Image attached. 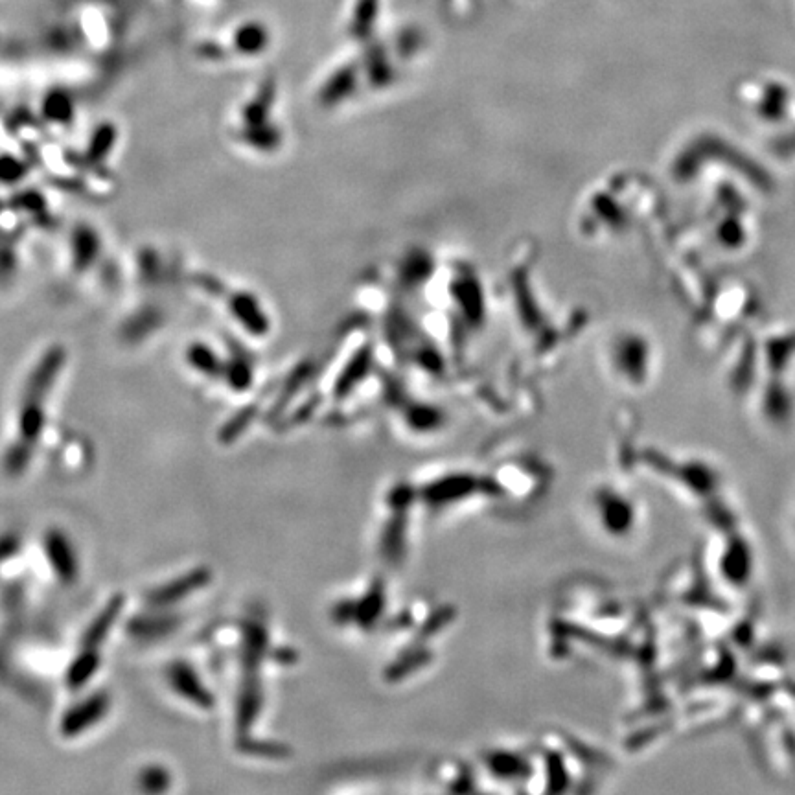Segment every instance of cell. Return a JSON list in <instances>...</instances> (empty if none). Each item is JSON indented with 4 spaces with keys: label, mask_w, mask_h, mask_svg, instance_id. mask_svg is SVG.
Here are the masks:
<instances>
[{
    "label": "cell",
    "mask_w": 795,
    "mask_h": 795,
    "mask_svg": "<svg viewBox=\"0 0 795 795\" xmlns=\"http://www.w3.org/2000/svg\"><path fill=\"white\" fill-rule=\"evenodd\" d=\"M109 707H111V696L105 691L94 692L65 713L59 727L61 735L65 738L78 737L83 731L96 726L109 713Z\"/></svg>",
    "instance_id": "cell-1"
},
{
    "label": "cell",
    "mask_w": 795,
    "mask_h": 795,
    "mask_svg": "<svg viewBox=\"0 0 795 795\" xmlns=\"http://www.w3.org/2000/svg\"><path fill=\"white\" fill-rule=\"evenodd\" d=\"M45 553H47L50 567L54 569L56 577L63 584L70 586V584L78 582V575H80L78 556H76L74 545L65 536V532L58 529L48 530L47 536H45Z\"/></svg>",
    "instance_id": "cell-2"
},
{
    "label": "cell",
    "mask_w": 795,
    "mask_h": 795,
    "mask_svg": "<svg viewBox=\"0 0 795 795\" xmlns=\"http://www.w3.org/2000/svg\"><path fill=\"white\" fill-rule=\"evenodd\" d=\"M210 580V573L207 569H196L186 573L185 577L175 578L172 582L159 586L153 589L146 600L150 602L153 608H164V606H172L175 602L185 599L188 595H192L194 591L203 588Z\"/></svg>",
    "instance_id": "cell-3"
},
{
    "label": "cell",
    "mask_w": 795,
    "mask_h": 795,
    "mask_svg": "<svg viewBox=\"0 0 795 795\" xmlns=\"http://www.w3.org/2000/svg\"><path fill=\"white\" fill-rule=\"evenodd\" d=\"M124 608H126V597L124 595H115V597L107 600L104 610L94 617L93 623L87 626L85 634L81 637V648L98 650L100 646L104 645L105 639L111 634V630H113L116 621L120 619Z\"/></svg>",
    "instance_id": "cell-4"
},
{
    "label": "cell",
    "mask_w": 795,
    "mask_h": 795,
    "mask_svg": "<svg viewBox=\"0 0 795 795\" xmlns=\"http://www.w3.org/2000/svg\"><path fill=\"white\" fill-rule=\"evenodd\" d=\"M168 676H170V683H172L173 689L179 692L183 698H186L188 702L197 703L203 709H208L212 705V698H210L207 689L203 687V683L197 678L196 672L190 669L183 661L173 663Z\"/></svg>",
    "instance_id": "cell-5"
},
{
    "label": "cell",
    "mask_w": 795,
    "mask_h": 795,
    "mask_svg": "<svg viewBox=\"0 0 795 795\" xmlns=\"http://www.w3.org/2000/svg\"><path fill=\"white\" fill-rule=\"evenodd\" d=\"M98 667H100L98 650L81 648L80 656L70 663L69 670H67V685L74 691L81 689L83 685H87L91 681Z\"/></svg>",
    "instance_id": "cell-6"
},
{
    "label": "cell",
    "mask_w": 795,
    "mask_h": 795,
    "mask_svg": "<svg viewBox=\"0 0 795 795\" xmlns=\"http://www.w3.org/2000/svg\"><path fill=\"white\" fill-rule=\"evenodd\" d=\"M32 455H34V446H30V444H26L23 440H19V442H15L12 448L8 450L6 453V457H4V470L6 473L10 475V477H19V475H23L26 472V468H28V464L32 461Z\"/></svg>",
    "instance_id": "cell-7"
},
{
    "label": "cell",
    "mask_w": 795,
    "mask_h": 795,
    "mask_svg": "<svg viewBox=\"0 0 795 795\" xmlns=\"http://www.w3.org/2000/svg\"><path fill=\"white\" fill-rule=\"evenodd\" d=\"M140 788L148 794H161L166 792L172 784V777L166 768L162 766H150L142 770L139 777Z\"/></svg>",
    "instance_id": "cell-8"
},
{
    "label": "cell",
    "mask_w": 795,
    "mask_h": 795,
    "mask_svg": "<svg viewBox=\"0 0 795 795\" xmlns=\"http://www.w3.org/2000/svg\"><path fill=\"white\" fill-rule=\"evenodd\" d=\"M19 538L13 534H6L0 538V564H4L8 558H12L13 554L19 551Z\"/></svg>",
    "instance_id": "cell-9"
}]
</instances>
